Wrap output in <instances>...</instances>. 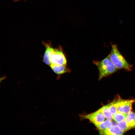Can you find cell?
<instances>
[{"instance_id": "6da1fadb", "label": "cell", "mask_w": 135, "mask_h": 135, "mask_svg": "<svg viewBox=\"0 0 135 135\" xmlns=\"http://www.w3.org/2000/svg\"><path fill=\"white\" fill-rule=\"evenodd\" d=\"M112 49L108 54L112 62L119 70L123 69L129 72L132 70V65L129 64L122 54L116 44H111Z\"/></svg>"}, {"instance_id": "7a4b0ae2", "label": "cell", "mask_w": 135, "mask_h": 135, "mask_svg": "<svg viewBox=\"0 0 135 135\" xmlns=\"http://www.w3.org/2000/svg\"><path fill=\"white\" fill-rule=\"evenodd\" d=\"M94 64L97 67L99 71L98 80L117 72V68L112 62L108 55L100 61L94 60Z\"/></svg>"}, {"instance_id": "3957f363", "label": "cell", "mask_w": 135, "mask_h": 135, "mask_svg": "<svg viewBox=\"0 0 135 135\" xmlns=\"http://www.w3.org/2000/svg\"><path fill=\"white\" fill-rule=\"evenodd\" d=\"M135 101L134 100H125L119 99L116 100V105L117 111L128 114L131 112L132 104Z\"/></svg>"}, {"instance_id": "277c9868", "label": "cell", "mask_w": 135, "mask_h": 135, "mask_svg": "<svg viewBox=\"0 0 135 135\" xmlns=\"http://www.w3.org/2000/svg\"><path fill=\"white\" fill-rule=\"evenodd\" d=\"M82 119L88 120L95 126L104 122L106 117L104 114L98 110L92 113L82 115Z\"/></svg>"}, {"instance_id": "5b68a950", "label": "cell", "mask_w": 135, "mask_h": 135, "mask_svg": "<svg viewBox=\"0 0 135 135\" xmlns=\"http://www.w3.org/2000/svg\"><path fill=\"white\" fill-rule=\"evenodd\" d=\"M50 60L51 64L66 66V59L61 47L54 48Z\"/></svg>"}, {"instance_id": "8992f818", "label": "cell", "mask_w": 135, "mask_h": 135, "mask_svg": "<svg viewBox=\"0 0 135 135\" xmlns=\"http://www.w3.org/2000/svg\"><path fill=\"white\" fill-rule=\"evenodd\" d=\"M124 132L117 125L112 126L109 128L102 131L99 132L100 134L103 135H122Z\"/></svg>"}, {"instance_id": "52a82bcc", "label": "cell", "mask_w": 135, "mask_h": 135, "mask_svg": "<svg viewBox=\"0 0 135 135\" xmlns=\"http://www.w3.org/2000/svg\"><path fill=\"white\" fill-rule=\"evenodd\" d=\"M50 66L53 71L58 74H61L70 71V69L66 66L52 63L51 64Z\"/></svg>"}, {"instance_id": "ba28073f", "label": "cell", "mask_w": 135, "mask_h": 135, "mask_svg": "<svg viewBox=\"0 0 135 135\" xmlns=\"http://www.w3.org/2000/svg\"><path fill=\"white\" fill-rule=\"evenodd\" d=\"M46 48L43 58L44 62L46 64L50 65L51 64V58L54 48L50 45H46Z\"/></svg>"}, {"instance_id": "9c48e42d", "label": "cell", "mask_w": 135, "mask_h": 135, "mask_svg": "<svg viewBox=\"0 0 135 135\" xmlns=\"http://www.w3.org/2000/svg\"><path fill=\"white\" fill-rule=\"evenodd\" d=\"M124 120L132 128H135V113L130 112Z\"/></svg>"}, {"instance_id": "30bf717a", "label": "cell", "mask_w": 135, "mask_h": 135, "mask_svg": "<svg viewBox=\"0 0 135 135\" xmlns=\"http://www.w3.org/2000/svg\"><path fill=\"white\" fill-rule=\"evenodd\" d=\"M112 125V121L107 120L100 124L95 126L99 132L102 131L110 128Z\"/></svg>"}, {"instance_id": "8fae6325", "label": "cell", "mask_w": 135, "mask_h": 135, "mask_svg": "<svg viewBox=\"0 0 135 135\" xmlns=\"http://www.w3.org/2000/svg\"><path fill=\"white\" fill-rule=\"evenodd\" d=\"M98 110L104 114L107 120H112L113 119L108 104L102 107Z\"/></svg>"}, {"instance_id": "7c38bea8", "label": "cell", "mask_w": 135, "mask_h": 135, "mask_svg": "<svg viewBox=\"0 0 135 135\" xmlns=\"http://www.w3.org/2000/svg\"><path fill=\"white\" fill-rule=\"evenodd\" d=\"M127 114L117 111L114 114L112 115V119L116 122L118 123L124 120L126 117Z\"/></svg>"}, {"instance_id": "4fadbf2b", "label": "cell", "mask_w": 135, "mask_h": 135, "mask_svg": "<svg viewBox=\"0 0 135 135\" xmlns=\"http://www.w3.org/2000/svg\"><path fill=\"white\" fill-rule=\"evenodd\" d=\"M117 125L124 132L132 128L125 120L118 123Z\"/></svg>"}, {"instance_id": "5bb4252c", "label": "cell", "mask_w": 135, "mask_h": 135, "mask_svg": "<svg viewBox=\"0 0 135 135\" xmlns=\"http://www.w3.org/2000/svg\"><path fill=\"white\" fill-rule=\"evenodd\" d=\"M108 105L112 116L117 112V108L116 105V100L108 104Z\"/></svg>"}, {"instance_id": "9a60e30c", "label": "cell", "mask_w": 135, "mask_h": 135, "mask_svg": "<svg viewBox=\"0 0 135 135\" xmlns=\"http://www.w3.org/2000/svg\"><path fill=\"white\" fill-rule=\"evenodd\" d=\"M13 0L14 2H16L20 0Z\"/></svg>"}]
</instances>
